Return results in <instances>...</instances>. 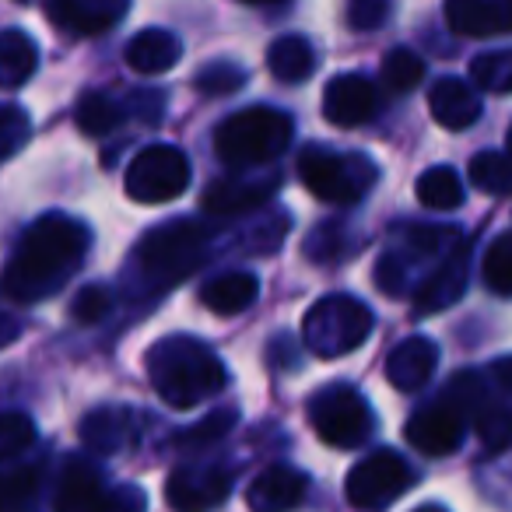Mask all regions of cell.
<instances>
[{
  "label": "cell",
  "mask_w": 512,
  "mask_h": 512,
  "mask_svg": "<svg viewBox=\"0 0 512 512\" xmlns=\"http://www.w3.org/2000/svg\"><path fill=\"white\" fill-rule=\"evenodd\" d=\"M88 239H92L88 225H81L71 214H43L39 221H32L4 271L8 299L43 302L60 292V285L78 271Z\"/></svg>",
  "instance_id": "1"
},
{
  "label": "cell",
  "mask_w": 512,
  "mask_h": 512,
  "mask_svg": "<svg viewBox=\"0 0 512 512\" xmlns=\"http://www.w3.org/2000/svg\"><path fill=\"white\" fill-rule=\"evenodd\" d=\"M144 369L155 393L176 411L204 404L207 397L225 390L228 372L221 358L197 337H162L144 355Z\"/></svg>",
  "instance_id": "2"
},
{
  "label": "cell",
  "mask_w": 512,
  "mask_h": 512,
  "mask_svg": "<svg viewBox=\"0 0 512 512\" xmlns=\"http://www.w3.org/2000/svg\"><path fill=\"white\" fill-rule=\"evenodd\" d=\"M295 137V123L274 106H249L232 113L214 130V155L228 169H256L288 151Z\"/></svg>",
  "instance_id": "3"
},
{
  "label": "cell",
  "mask_w": 512,
  "mask_h": 512,
  "mask_svg": "<svg viewBox=\"0 0 512 512\" xmlns=\"http://www.w3.org/2000/svg\"><path fill=\"white\" fill-rule=\"evenodd\" d=\"M207 249H211L207 225H200L193 218H176L165 221V225H155L144 235L134 253V264L144 285L162 292V288H172L183 278H190L207 260Z\"/></svg>",
  "instance_id": "4"
},
{
  "label": "cell",
  "mask_w": 512,
  "mask_h": 512,
  "mask_svg": "<svg viewBox=\"0 0 512 512\" xmlns=\"http://www.w3.org/2000/svg\"><path fill=\"white\" fill-rule=\"evenodd\" d=\"M376 316L355 295H327L316 306H309L302 320V341L316 358H341L351 355L369 341Z\"/></svg>",
  "instance_id": "5"
},
{
  "label": "cell",
  "mask_w": 512,
  "mask_h": 512,
  "mask_svg": "<svg viewBox=\"0 0 512 512\" xmlns=\"http://www.w3.org/2000/svg\"><path fill=\"white\" fill-rule=\"evenodd\" d=\"M302 183L313 197L327 200V204L351 207L376 186L379 169L372 158L365 155H334L327 148H309L299 158Z\"/></svg>",
  "instance_id": "6"
},
{
  "label": "cell",
  "mask_w": 512,
  "mask_h": 512,
  "mask_svg": "<svg viewBox=\"0 0 512 512\" xmlns=\"http://www.w3.org/2000/svg\"><path fill=\"white\" fill-rule=\"evenodd\" d=\"M316 435L334 449H358L372 435V411L365 397L348 383L323 386L309 404Z\"/></svg>",
  "instance_id": "7"
},
{
  "label": "cell",
  "mask_w": 512,
  "mask_h": 512,
  "mask_svg": "<svg viewBox=\"0 0 512 512\" xmlns=\"http://www.w3.org/2000/svg\"><path fill=\"white\" fill-rule=\"evenodd\" d=\"M123 190L137 204H169L190 190V158L172 144H151L130 162Z\"/></svg>",
  "instance_id": "8"
},
{
  "label": "cell",
  "mask_w": 512,
  "mask_h": 512,
  "mask_svg": "<svg viewBox=\"0 0 512 512\" xmlns=\"http://www.w3.org/2000/svg\"><path fill=\"white\" fill-rule=\"evenodd\" d=\"M414 484V470L393 449H376L365 460H358L351 467L348 481H344V495L355 509L362 512H379L390 502H397L407 488Z\"/></svg>",
  "instance_id": "9"
},
{
  "label": "cell",
  "mask_w": 512,
  "mask_h": 512,
  "mask_svg": "<svg viewBox=\"0 0 512 512\" xmlns=\"http://www.w3.org/2000/svg\"><path fill=\"white\" fill-rule=\"evenodd\" d=\"M467 421H474V414L467 411L463 400H456L446 390L442 400H435L432 407H425V411H418L407 421L404 439L425 456H446L453 449H460L463 435H467Z\"/></svg>",
  "instance_id": "10"
},
{
  "label": "cell",
  "mask_w": 512,
  "mask_h": 512,
  "mask_svg": "<svg viewBox=\"0 0 512 512\" xmlns=\"http://www.w3.org/2000/svg\"><path fill=\"white\" fill-rule=\"evenodd\" d=\"M232 470L221 463H190L165 481V502L172 512H211L232 495Z\"/></svg>",
  "instance_id": "11"
},
{
  "label": "cell",
  "mask_w": 512,
  "mask_h": 512,
  "mask_svg": "<svg viewBox=\"0 0 512 512\" xmlns=\"http://www.w3.org/2000/svg\"><path fill=\"white\" fill-rule=\"evenodd\" d=\"M467 278H470V242L460 239L446 256H442V264L421 281L418 295H414V309H418L421 316H432V313L449 309L453 302L463 299Z\"/></svg>",
  "instance_id": "12"
},
{
  "label": "cell",
  "mask_w": 512,
  "mask_h": 512,
  "mask_svg": "<svg viewBox=\"0 0 512 512\" xmlns=\"http://www.w3.org/2000/svg\"><path fill=\"white\" fill-rule=\"evenodd\" d=\"M379 109V92L365 74H337L323 88V116L334 127H362L376 116Z\"/></svg>",
  "instance_id": "13"
},
{
  "label": "cell",
  "mask_w": 512,
  "mask_h": 512,
  "mask_svg": "<svg viewBox=\"0 0 512 512\" xmlns=\"http://www.w3.org/2000/svg\"><path fill=\"white\" fill-rule=\"evenodd\" d=\"M281 176H225L214 179L204 190V211L232 218V214H246L253 207H264L267 200L278 193Z\"/></svg>",
  "instance_id": "14"
},
{
  "label": "cell",
  "mask_w": 512,
  "mask_h": 512,
  "mask_svg": "<svg viewBox=\"0 0 512 512\" xmlns=\"http://www.w3.org/2000/svg\"><path fill=\"white\" fill-rule=\"evenodd\" d=\"M127 11L130 0H50L46 15L71 36H99L120 25Z\"/></svg>",
  "instance_id": "15"
},
{
  "label": "cell",
  "mask_w": 512,
  "mask_h": 512,
  "mask_svg": "<svg viewBox=\"0 0 512 512\" xmlns=\"http://www.w3.org/2000/svg\"><path fill=\"white\" fill-rule=\"evenodd\" d=\"M446 22L463 39L509 36L512 0H446Z\"/></svg>",
  "instance_id": "16"
},
{
  "label": "cell",
  "mask_w": 512,
  "mask_h": 512,
  "mask_svg": "<svg viewBox=\"0 0 512 512\" xmlns=\"http://www.w3.org/2000/svg\"><path fill=\"white\" fill-rule=\"evenodd\" d=\"M309 477L299 467L288 463H274V467L260 470L246 491V505L253 512H292L295 505L306 498Z\"/></svg>",
  "instance_id": "17"
},
{
  "label": "cell",
  "mask_w": 512,
  "mask_h": 512,
  "mask_svg": "<svg viewBox=\"0 0 512 512\" xmlns=\"http://www.w3.org/2000/svg\"><path fill=\"white\" fill-rule=\"evenodd\" d=\"M428 109H432L435 123L446 130H467L477 123L484 102L481 88L467 85L460 78H439L428 92Z\"/></svg>",
  "instance_id": "18"
},
{
  "label": "cell",
  "mask_w": 512,
  "mask_h": 512,
  "mask_svg": "<svg viewBox=\"0 0 512 512\" xmlns=\"http://www.w3.org/2000/svg\"><path fill=\"white\" fill-rule=\"evenodd\" d=\"M439 365V348L428 337H407L386 358V379L400 393H418Z\"/></svg>",
  "instance_id": "19"
},
{
  "label": "cell",
  "mask_w": 512,
  "mask_h": 512,
  "mask_svg": "<svg viewBox=\"0 0 512 512\" xmlns=\"http://www.w3.org/2000/svg\"><path fill=\"white\" fill-rule=\"evenodd\" d=\"M137 439V418L127 407H95L81 418V442L92 453H123Z\"/></svg>",
  "instance_id": "20"
},
{
  "label": "cell",
  "mask_w": 512,
  "mask_h": 512,
  "mask_svg": "<svg viewBox=\"0 0 512 512\" xmlns=\"http://www.w3.org/2000/svg\"><path fill=\"white\" fill-rule=\"evenodd\" d=\"M179 57H183V39H179L176 32H165V29L137 32V36L127 43V50H123V60H127L130 71L148 74V78L172 71V67L179 64Z\"/></svg>",
  "instance_id": "21"
},
{
  "label": "cell",
  "mask_w": 512,
  "mask_h": 512,
  "mask_svg": "<svg viewBox=\"0 0 512 512\" xmlns=\"http://www.w3.org/2000/svg\"><path fill=\"white\" fill-rule=\"evenodd\" d=\"M106 491H102V474L88 460L74 456L64 467L57 484V512H102Z\"/></svg>",
  "instance_id": "22"
},
{
  "label": "cell",
  "mask_w": 512,
  "mask_h": 512,
  "mask_svg": "<svg viewBox=\"0 0 512 512\" xmlns=\"http://www.w3.org/2000/svg\"><path fill=\"white\" fill-rule=\"evenodd\" d=\"M260 295V281L249 271H228L221 278H211L200 288V306L211 309L214 316H235L246 306H253Z\"/></svg>",
  "instance_id": "23"
},
{
  "label": "cell",
  "mask_w": 512,
  "mask_h": 512,
  "mask_svg": "<svg viewBox=\"0 0 512 512\" xmlns=\"http://www.w3.org/2000/svg\"><path fill=\"white\" fill-rule=\"evenodd\" d=\"M267 67L278 81L285 85H302L309 74L316 71V53L309 46V39L302 36H281L267 50Z\"/></svg>",
  "instance_id": "24"
},
{
  "label": "cell",
  "mask_w": 512,
  "mask_h": 512,
  "mask_svg": "<svg viewBox=\"0 0 512 512\" xmlns=\"http://www.w3.org/2000/svg\"><path fill=\"white\" fill-rule=\"evenodd\" d=\"M39 46L22 29H8L0 39V81L4 88H18L36 74Z\"/></svg>",
  "instance_id": "25"
},
{
  "label": "cell",
  "mask_w": 512,
  "mask_h": 512,
  "mask_svg": "<svg viewBox=\"0 0 512 512\" xmlns=\"http://www.w3.org/2000/svg\"><path fill=\"white\" fill-rule=\"evenodd\" d=\"M418 200L432 211H453L463 204V183L456 176L453 165H432L428 172H421L418 179Z\"/></svg>",
  "instance_id": "26"
},
{
  "label": "cell",
  "mask_w": 512,
  "mask_h": 512,
  "mask_svg": "<svg viewBox=\"0 0 512 512\" xmlns=\"http://www.w3.org/2000/svg\"><path fill=\"white\" fill-rule=\"evenodd\" d=\"M43 481V467L39 463H22V467H11L0 481V509L4 512H29L32 498Z\"/></svg>",
  "instance_id": "27"
},
{
  "label": "cell",
  "mask_w": 512,
  "mask_h": 512,
  "mask_svg": "<svg viewBox=\"0 0 512 512\" xmlns=\"http://www.w3.org/2000/svg\"><path fill=\"white\" fill-rule=\"evenodd\" d=\"M470 183L488 197H509L512 193V158L498 151H481L470 162Z\"/></svg>",
  "instance_id": "28"
},
{
  "label": "cell",
  "mask_w": 512,
  "mask_h": 512,
  "mask_svg": "<svg viewBox=\"0 0 512 512\" xmlns=\"http://www.w3.org/2000/svg\"><path fill=\"white\" fill-rule=\"evenodd\" d=\"M470 81L481 92L491 95H509L512 92V50H495L481 53L470 60Z\"/></svg>",
  "instance_id": "29"
},
{
  "label": "cell",
  "mask_w": 512,
  "mask_h": 512,
  "mask_svg": "<svg viewBox=\"0 0 512 512\" xmlns=\"http://www.w3.org/2000/svg\"><path fill=\"white\" fill-rule=\"evenodd\" d=\"M421 78H425V60H421L414 50H407V46H397V50L386 53V60H383V85L390 88V92H397V95L414 92V88L421 85Z\"/></svg>",
  "instance_id": "30"
},
{
  "label": "cell",
  "mask_w": 512,
  "mask_h": 512,
  "mask_svg": "<svg viewBox=\"0 0 512 512\" xmlns=\"http://www.w3.org/2000/svg\"><path fill=\"white\" fill-rule=\"evenodd\" d=\"M481 278H484V285H488V292L512 295V232H502L484 249Z\"/></svg>",
  "instance_id": "31"
},
{
  "label": "cell",
  "mask_w": 512,
  "mask_h": 512,
  "mask_svg": "<svg viewBox=\"0 0 512 512\" xmlns=\"http://www.w3.org/2000/svg\"><path fill=\"white\" fill-rule=\"evenodd\" d=\"M123 123V109L116 106L109 95L92 92L78 102V127L85 130L88 137H106L109 130H116Z\"/></svg>",
  "instance_id": "32"
},
{
  "label": "cell",
  "mask_w": 512,
  "mask_h": 512,
  "mask_svg": "<svg viewBox=\"0 0 512 512\" xmlns=\"http://www.w3.org/2000/svg\"><path fill=\"white\" fill-rule=\"evenodd\" d=\"M474 428L488 453L512 446V404H484L474 418Z\"/></svg>",
  "instance_id": "33"
},
{
  "label": "cell",
  "mask_w": 512,
  "mask_h": 512,
  "mask_svg": "<svg viewBox=\"0 0 512 512\" xmlns=\"http://www.w3.org/2000/svg\"><path fill=\"white\" fill-rule=\"evenodd\" d=\"M193 85L207 95V99H221V95H235L246 85V71L232 60H211L207 67H200Z\"/></svg>",
  "instance_id": "34"
},
{
  "label": "cell",
  "mask_w": 512,
  "mask_h": 512,
  "mask_svg": "<svg viewBox=\"0 0 512 512\" xmlns=\"http://www.w3.org/2000/svg\"><path fill=\"white\" fill-rule=\"evenodd\" d=\"M235 421H239V407H218V411H211L207 418H200V425L186 428L183 435H179V446H211V442L225 439L228 432L235 428Z\"/></svg>",
  "instance_id": "35"
},
{
  "label": "cell",
  "mask_w": 512,
  "mask_h": 512,
  "mask_svg": "<svg viewBox=\"0 0 512 512\" xmlns=\"http://www.w3.org/2000/svg\"><path fill=\"white\" fill-rule=\"evenodd\" d=\"M36 442V425H32L29 414L8 411L0 418V456H18L22 449H29Z\"/></svg>",
  "instance_id": "36"
},
{
  "label": "cell",
  "mask_w": 512,
  "mask_h": 512,
  "mask_svg": "<svg viewBox=\"0 0 512 512\" xmlns=\"http://www.w3.org/2000/svg\"><path fill=\"white\" fill-rule=\"evenodd\" d=\"M390 18V0H348L344 4V22L355 32H376Z\"/></svg>",
  "instance_id": "37"
},
{
  "label": "cell",
  "mask_w": 512,
  "mask_h": 512,
  "mask_svg": "<svg viewBox=\"0 0 512 512\" xmlns=\"http://www.w3.org/2000/svg\"><path fill=\"white\" fill-rule=\"evenodd\" d=\"M32 134V123L29 116H25L22 106H4V113H0V144H4V158H15L18 148H22L25 141H29Z\"/></svg>",
  "instance_id": "38"
},
{
  "label": "cell",
  "mask_w": 512,
  "mask_h": 512,
  "mask_svg": "<svg viewBox=\"0 0 512 512\" xmlns=\"http://www.w3.org/2000/svg\"><path fill=\"white\" fill-rule=\"evenodd\" d=\"M109 306H113V295H109L106 288H102V285H85L78 295H74L71 316L78 323H99L102 316L109 313Z\"/></svg>",
  "instance_id": "39"
},
{
  "label": "cell",
  "mask_w": 512,
  "mask_h": 512,
  "mask_svg": "<svg viewBox=\"0 0 512 512\" xmlns=\"http://www.w3.org/2000/svg\"><path fill=\"white\" fill-rule=\"evenodd\" d=\"M102 512H148V498L137 484H116L113 491H106Z\"/></svg>",
  "instance_id": "40"
},
{
  "label": "cell",
  "mask_w": 512,
  "mask_h": 512,
  "mask_svg": "<svg viewBox=\"0 0 512 512\" xmlns=\"http://www.w3.org/2000/svg\"><path fill=\"white\" fill-rule=\"evenodd\" d=\"M130 109H137L141 116H148V123H158V116H162V95H155V92L130 95Z\"/></svg>",
  "instance_id": "41"
},
{
  "label": "cell",
  "mask_w": 512,
  "mask_h": 512,
  "mask_svg": "<svg viewBox=\"0 0 512 512\" xmlns=\"http://www.w3.org/2000/svg\"><path fill=\"white\" fill-rule=\"evenodd\" d=\"M491 376H495V383L502 386L505 393L512 397V355H505V358H498L495 365H491Z\"/></svg>",
  "instance_id": "42"
},
{
  "label": "cell",
  "mask_w": 512,
  "mask_h": 512,
  "mask_svg": "<svg viewBox=\"0 0 512 512\" xmlns=\"http://www.w3.org/2000/svg\"><path fill=\"white\" fill-rule=\"evenodd\" d=\"M414 512H446L442 505H421V509H414Z\"/></svg>",
  "instance_id": "43"
},
{
  "label": "cell",
  "mask_w": 512,
  "mask_h": 512,
  "mask_svg": "<svg viewBox=\"0 0 512 512\" xmlns=\"http://www.w3.org/2000/svg\"><path fill=\"white\" fill-rule=\"evenodd\" d=\"M242 4H281V0H242Z\"/></svg>",
  "instance_id": "44"
},
{
  "label": "cell",
  "mask_w": 512,
  "mask_h": 512,
  "mask_svg": "<svg viewBox=\"0 0 512 512\" xmlns=\"http://www.w3.org/2000/svg\"><path fill=\"white\" fill-rule=\"evenodd\" d=\"M505 148H509V158H512V127H509V137H505Z\"/></svg>",
  "instance_id": "45"
}]
</instances>
